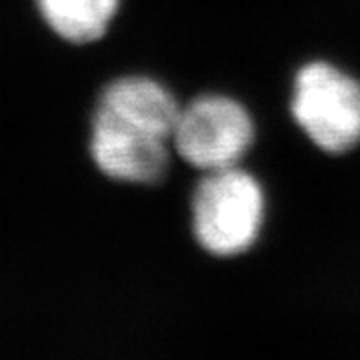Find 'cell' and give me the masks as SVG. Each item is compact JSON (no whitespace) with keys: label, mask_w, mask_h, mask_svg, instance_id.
<instances>
[{"label":"cell","mask_w":360,"mask_h":360,"mask_svg":"<svg viewBox=\"0 0 360 360\" xmlns=\"http://www.w3.org/2000/svg\"><path fill=\"white\" fill-rule=\"evenodd\" d=\"M264 220V194L240 168L206 172L193 196V229L214 257H236L255 245Z\"/></svg>","instance_id":"obj_1"},{"label":"cell","mask_w":360,"mask_h":360,"mask_svg":"<svg viewBox=\"0 0 360 360\" xmlns=\"http://www.w3.org/2000/svg\"><path fill=\"white\" fill-rule=\"evenodd\" d=\"M292 115L319 148L347 153L360 142V82L326 63L304 66L295 82Z\"/></svg>","instance_id":"obj_2"},{"label":"cell","mask_w":360,"mask_h":360,"mask_svg":"<svg viewBox=\"0 0 360 360\" xmlns=\"http://www.w3.org/2000/svg\"><path fill=\"white\" fill-rule=\"evenodd\" d=\"M255 141V124L245 108L226 96H200L180 108L172 146L191 167L212 172L240 162Z\"/></svg>","instance_id":"obj_3"},{"label":"cell","mask_w":360,"mask_h":360,"mask_svg":"<svg viewBox=\"0 0 360 360\" xmlns=\"http://www.w3.org/2000/svg\"><path fill=\"white\" fill-rule=\"evenodd\" d=\"M167 139L96 112L92 122V158L106 176L134 184H156L167 176Z\"/></svg>","instance_id":"obj_4"},{"label":"cell","mask_w":360,"mask_h":360,"mask_svg":"<svg viewBox=\"0 0 360 360\" xmlns=\"http://www.w3.org/2000/svg\"><path fill=\"white\" fill-rule=\"evenodd\" d=\"M96 112L172 142L180 106L172 94L155 80L130 77L116 80L104 90Z\"/></svg>","instance_id":"obj_5"},{"label":"cell","mask_w":360,"mask_h":360,"mask_svg":"<svg viewBox=\"0 0 360 360\" xmlns=\"http://www.w3.org/2000/svg\"><path fill=\"white\" fill-rule=\"evenodd\" d=\"M49 25L70 42H92L106 32L118 0H40Z\"/></svg>","instance_id":"obj_6"}]
</instances>
